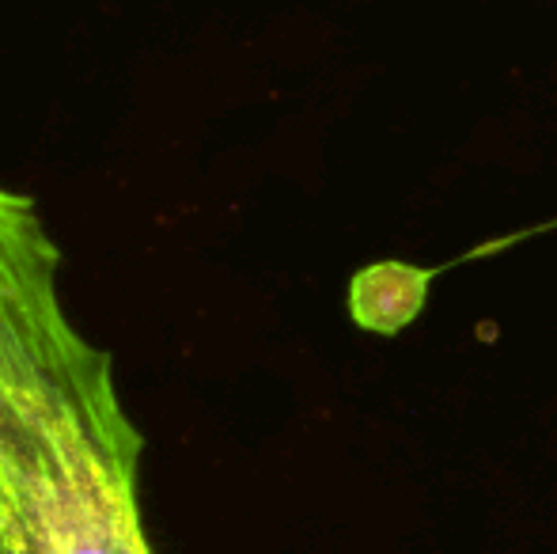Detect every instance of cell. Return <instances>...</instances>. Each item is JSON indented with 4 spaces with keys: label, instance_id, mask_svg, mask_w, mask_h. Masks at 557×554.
Masks as SVG:
<instances>
[{
    "label": "cell",
    "instance_id": "cell-1",
    "mask_svg": "<svg viewBox=\"0 0 557 554\" xmlns=\"http://www.w3.org/2000/svg\"><path fill=\"white\" fill-rule=\"evenodd\" d=\"M140 459L111 349L65 308L58 239L0 183V554H156Z\"/></svg>",
    "mask_w": 557,
    "mask_h": 554
},
{
    "label": "cell",
    "instance_id": "cell-2",
    "mask_svg": "<svg viewBox=\"0 0 557 554\" xmlns=\"http://www.w3.org/2000/svg\"><path fill=\"white\" fill-rule=\"evenodd\" d=\"M429 274L406 262H375L360 270L349 288V311L360 327L375 334H395L421 311Z\"/></svg>",
    "mask_w": 557,
    "mask_h": 554
}]
</instances>
